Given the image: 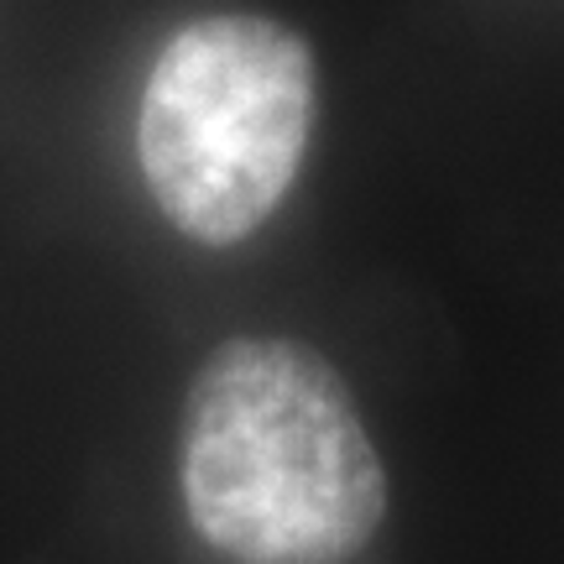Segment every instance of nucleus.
Returning a JSON list of instances; mask_svg holds the SVG:
<instances>
[{
  "mask_svg": "<svg viewBox=\"0 0 564 564\" xmlns=\"http://www.w3.org/2000/svg\"><path fill=\"white\" fill-rule=\"evenodd\" d=\"M183 502L241 564H345L387 512V470L335 366L299 340H225L183 419Z\"/></svg>",
  "mask_w": 564,
  "mask_h": 564,
  "instance_id": "nucleus-1",
  "label": "nucleus"
},
{
  "mask_svg": "<svg viewBox=\"0 0 564 564\" xmlns=\"http://www.w3.org/2000/svg\"><path fill=\"white\" fill-rule=\"evenodd\" d=\"M314 131V53L267 17L183 26L141 95V173L183 236L230 246L288 194Z\"/></svg>",
  "mask_w": 564,
  "mask_h": 564,
  "instance_id": "nucleus-2",
  "label": "nucleus"
}]
</instances>
